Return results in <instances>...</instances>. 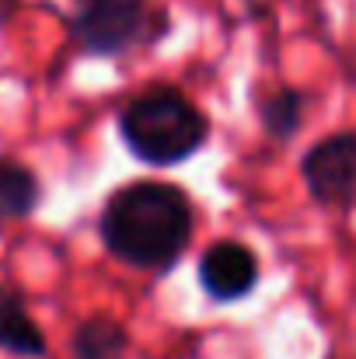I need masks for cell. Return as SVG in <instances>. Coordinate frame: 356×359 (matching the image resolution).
<instances>
[{
  "instance_id": "6da1fadb",
  "label": "cell",
  "mask_w": 356,
  "mask_h": 359,
  "mask_svg": "<svg viewBox=\"0 0 356 359\" xmlns=\"http://www.w3.org/2000/svg\"><path fill=\"white\" fill-rule=\"evenodd\" d=\"M98 227L116 258L136 269H171L192 238V206L175 185L136 182L105 203Z\"/></svg>"
},
{
  "instance_id": "9c48e42d",
  "label": "cell",
  "mask_w": 356,
  "mask_h": 359,
  "mask_svg": "<svg viewBox=\"0 0 356 359\" xmlns=\"http://www.w3.org/2000/svg\"><path fill=\"white\" fill-rule=\"evenodd\" d=\"M301 112H304V98H301L297 91L283 88V91H276V95L265 98L262 122H265V129H269L276 140H286V136H294V133L301 129Z\"/></svg>"
},
{
  "instance_id": "5b68a950",
  "label": "cell",
  "mask_w": 356,
  "mask_h": 359,
  "mask_svg": "<svg viewBox=\"0 0 356 359\" xmlns=\"http://www.w3.org/2000/svg\"><path fill=\"white\" fill-rule=\"evenodd\" d=\"M199 283L213 300H241L258 283L255 251L237 241H217L199 258Z\"/></svg>"
},
{
  "instance_id": "ba28073f",
  "label": "cell",
  "mask_w": 356,
  "mask_h": 359,
  "mask_svg": "<svg viewBox=\"0 0 356 359\" xmlns=\"http://www.w3.org/2000/svg\"><path fill=\"white\" fill-rule=\"evenodd\" d=\"M126 346H129L126 328L112 318H105V314H95V318L81 321L74 339H70L74 359H122Z\"/></svg>"
},
{
  "instance_id": "277c9868",
  "label": "cell",
  "mask_w": 356,
  "mask_h": 359,
  "mask_svg": "<svg viewBox=\"0 0 356 359\" xmlns=\"http://www.w3.org/2000/svg\"><path fill=\"white\" fill-rule=\"evenodd\" d=\"M301 175L318 203L350 206L356 199V133H336L329 140H318L304 154Z\"/></svg>"
},
{
  "instance_id": "8992f818",
  "label": "cell",
  "mask_w": 356,
  "mask_h": 359,
  "mask_svg": "<svg viewBox=\"0 0 356 359\" xmlns=\"http://www.w3.org/2000/svg\"><path fill=\"white\" fill-rule=\"evenodd\" d=\"M0 349L21 359L46 356V335L32 321L25 297L0 283Z\"/></svg>"
},
{
  "instance_id": "52a82bcc",
  "label": "cell",
  "mask_w": 356,
  "mask_h": 359,
  "mask_svg": "<svg viewBox=\"0 0 356 359\" xmlns=\"http://www.w3.org/2000/svg\"><path fill=\"white\" fill-rule=\"evenodd\" d=\"M42 203V182L39 175L11 157H0V224L25 220Z\"/></svg>"
},
{
  "instance_id": "3957f363",
  "label": "cell",
  "mask_w": 356,
  "mask_h": 359,
  "mask_svg": "<svg viewBox=\"0 0 356 359\" xmlns=\"http://www.w3.org/2000/svg\"><path fill=\"white\" fill-rule=\"evenodd\" d=\"M161 28L164 18L147 0H77L70 14L74 42L88 56H122Z\"/></svg>"
},
{
  "instance_id": "7a4b0ae2",
  "label": "cell",
  "mask_w": 356,
  "mask_h": 359,
  "mask_svg": "<svg viewBox=\"0 0 356 359\" xmlns=\"http://www.w3.org/2000/svg\"><path fill=\"white\" fill-rule=\"evenodd\" d=\"M119 133L140 161L178 164L206 143L210 122L175 88H150L122 109Z\"/></svg>"
}]
</instances>
